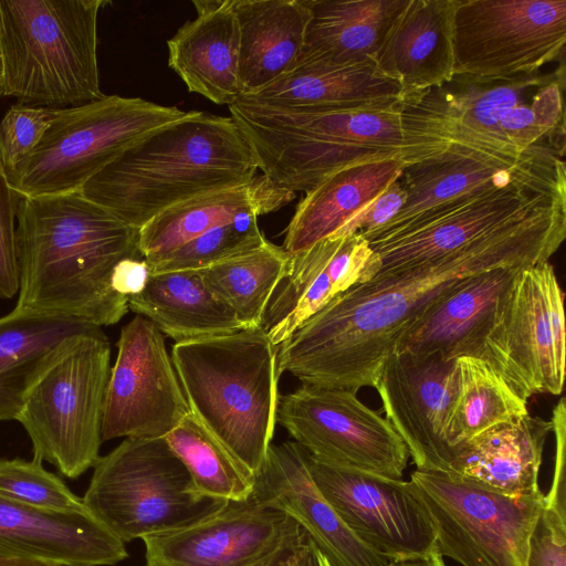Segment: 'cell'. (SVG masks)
Wrapping results in <instances>:
<instances>
[{"label": "cell", "instance_id": "9a60e30c", "mask_svg": "<svg viewBox=\"0 0 566 566\" xmlns=\"http://www.w3.org/2000/svg\"><path fill=\"white\" fill-rule=\"evenodd\" d=\"M357 392L302 384L279 397L276 422L294 442L333 464L401 479L408 450L389 421Z\"/></svg>", "mask_w": 566, "mask_h": 566}, {"label": "cell", "instance_id": "44dd1931", "mask_svg": "<svg viewBox=\"0 0 566 566\" xmlns=\"http://www.w3.org/2000/svg\"><path fill=\"white\" fill-rule=\"evenodd\" d=\"M251 497L294 520L332 566H386L340 520L314 483L297 443L271 444Z\"/></svg>", "mask_w": 566, "mask_h": 566}, {"label": "cell", "instance_id": "9c48e42d", "mask_svg": "<svg viewBox=\"0 0 566 566\" xmlns=\"http://www.w3.org/2000/svg\"><path fill=\"white\" fill-rule=\"evenodd\" d=\"M185 114L119 95L61 107L31 154L6 171L8 181L19 198L81 191L133 144Z\"/></svg>", "mask_w": 566, "mask_h": 566}, {"label": "cell", "instance_id": "7a4b0ae2", "mask_svg": "<svg viewBox=\"0 0 566 566\" xmlns=\"http://www.w3.org/2000/svg\"><path fill=\"white\" fill-rule=\"evenodd\" d=\"M19 292L14 311L96 326L118 323L128 298L111 284L118 262L144 259L135 229L81 191L19 198Z\"/></svg>", "mask_w": 566, "mask_h": 566}, {"label": "cell", "instance_id": "7dc6e473", "mask_svg": "<svg viewBox=\"0 0 566 566\" xmlns=\"http://www.w3.org/2000/svg\"><path fill=\"white\" fill-rule=\"evenodd\" d=\"M386 566H446V563L436 548L428 556L415 559L389 562Z\"/></svg>", "mask_w": 566, "mask_h": 566}, {"label": "cell", "instance_id": "f1b7e54d", "mask_svg": "<svg viewBox=\"0 0 566 566\" xmlns=\"http://www.w3.org/2000/svg\"><path fill=\"white\" fill-rule=\"evenodd\" d=\"M232 7L240 29L239 78L245 96L297 64L311 10L307 0H232Z\"/></svg>", "mask_w": 566, "mask_h": 566}, {"label": "cell", "instance_id": "603a6c76", "mask_svg": "<svg viewBox=\"0 0 566 566\" xmlns=\"http://www.w3.org/2000/svg\"><path fill=\"white\" fill-rule=\"evenodd\" d=\"M371 255L359 234L328 237L292 254L283 285L271 298L263 329L275 346L335 296L360 283Z\"/></svg>", "mask_w": 566, "mask_h": 566}, {"label": "cell", "instance_id": "484cf974", "mask_svg": "<svg viewBox=\"0 0 566 566\" xmlns=\"http://www.w3.org/2000/svg\"><path fill=\"white\" fill-rule=\"evenodd\" d=\"M196 18L167 41L168 65L191 93L230 106L241 96L240 29L232 0H193Z\"/></svg>", "mask_w": 566, "mask_h": 566}, {"label": "cell", "instance_id": "2e32d148", "mask_svg": "<svg viewBox=\"0 0 566 566\" xmlns=\"http://www.w3.org/2000/svg\"><path fill=\"white\" fill-rule=\"evenodd\" d=\"M298 448L317 489L376 554L396 562L436 549L434 525L410 481L333 464Z\"/></svg>", "mask_w": 566, "mask_h": 566}, {"label": "cell", "instance_id": "e0dca14e", "mask_svg": "<svg viewBox=\"0 0 566 566\" xmlns=\"http://www.w3.org/2000/svg\"><path fill=\"white\" fill-rule=\"evenodd\" d=\"M107 381L102 441L165 438L190 412L163 333L136 316L122 327Z\"/></svg>", "mask_w": 566, "mask_h": 566}, {"label": "cell", "instance_id": "f35d334b", "mask_svg": "<svg viewBox=\"0 0 566 566\" xmlns=\"http://www.w3.org/2000/svg\"><path fill=\"white\" fill-rule=\"evenodd\" d=\"M266 241L258 217L244 216L186 242L150 266L151 272L200 270L254 250Z\"/></svg>", "mask_w": 566, "mask_h": 566}, {"label": "cell", "instance_id": "f546056e", "mask_svg": "<svg viewBox=\"0 0 566 566\" xmlns=\"http://www.w3.org/2000/svg\"><path fill=\"white\" fill-rule=\"evenodd\" d=\"M239 99L280 109H321L401 101L400 85L375 62L337 65L298 61L286 74Z\"/></svg>", "mask_w": 566, "mask_h": 566}, {"label": "cell", "instance_id": "1f68e13d", "mask_svg": "<svg viewBox=\"0 0 566 566\" xmlns=\"http://www.w3.org/2000/svg\"><path fill=\"white\" fill-rule=\"evenodd\" d=\"M409 163L387 158L333 172L305 192L285 229L283 248L302 252L336 233L363 206L400 178Z\"/></svg>", "mask_w": 566, "mask_h": 566}, {"label": "cell", "instance_id": "8992f818", "mask_svg": "<svg viewBox=\"0 0 566 566\" xmlns=\"http://www.w3.org/2000/svg\"><path fill=\"white\" fill-rule=\"evenodd\" d=\"M276 353L263 327L179 342L171 352L190 411L252 476L276 423Z\"/></svg>", "mask_w": 566, "mask_h": 566}, {"label": "cell", "instance_id": "30bf717a", "mask_svg": "<svg viewBox=\"0 0 566 566\" xmlns=\"http://www.w3.org/2000/svg\"><path fill=\"white\" fill-rule=\"evenodd\" d=\"M102 327L78 336L42 371L17 416L33 457L76 479L99 458L102 416L111 373Z\"/></svg>", "mask_w": 566, "mask_h": 566}, {"label": "cell", "instance_id": "ab89813d", "mask_svg": "<svg viewBox=\"0 0 566 566\" xmlns=\"http://www.w3.org/2000/svg\"><path fill=\"white\" fill-rule=\"evenodd\" d=\"M60 108L21 103L9 108L0 122V163L4 171L14 168L31 154Z\"/></svg>", "mask_w": 566, "mask_h": 566}, {"label": "cell", "instance_id": "83f0119b", "mask_svg": "<svg viewBox=\"0 0 566 566\" xmlns=\"http://www.w3.org/2000/svg\"><path fill=\"white\" fill-rule=\"evenodd\" d=\"M294 198V192L258 174L248 182L193 197L160 212L138 229V248L151 266L211 229L244 216L276 211Z\"/></svg>", "mask_w": 566, "mask_h": 566}, {"label": "cell", "instance_id": "e575fe53", "mask_svg": "<svg viewBox=\"0 0 566 566\" xmlns=\"http://www.w3.org/2000/svg\"><path fill=\"white\" fill-rule=\"evenodd\" d=\"M455 373L446 424L447 442L453 454L457 447L485 429L528 413L527 400L489 363L461 356L455 359Z\"/></svg>", "mask_w": 566, "mask_h": 566}, {"label": "cell", "instance_id": "5b68a950", "mask_svg": "<svg viewBox=\"0 0 566 566\" xmlns=\"http://www.w3.org/2000/svg\"><path fill=\"white\" fill-rule=\"evenodd\" d=\"M564 67L509 78L453 77L401 101L405 134L416 146L465 140L523 155L566 148Z\"/></svg>", "mask_w": 566, "mask_h": 566}, {"label": "cell", "instance_id": "4fadbf2b", "mask_svg": "<svg viewBox=\"0 0 566 566\" xmlns=\"http://www.w3.org/2000/svg\"><path fill=\"white\" fill-rule=\"evenodd\" d=\"M566 0H457L453 74L509 78L563 56Z\"/></svg>", "mask_w": 566, "mask_h": 566}, {"label": "cell", "instance_id": "5bb4252c", "mask_svg": "<svg viewBox=\"0 0 566 566\" xmlns=\"http://www.w3.org/2000/svg\"><path fill=\"white\" fill-rule=\"evenodd\" d=\"M436 143L437 149L405 167L399 178L405 202L384 226L360 234L368 243L406 232L491 189L521 180L566 178L564 160L548 151L513 155L465 140Z\"/></svg>", "mask_w": 566, "mask_h": 566}, {"label": "cell", "instance_id": "4316f807", "mask_svg": "<svg viewBox=\"0 0 566 566\" xmlns=\"http://www.w3.org/2000/svg\"><path fill=\"white\" fill-rule=\"evenodd\" d=\"M457 0H409L375 64L400 85L401 101L453 77L452 19Z\"/></svg>", "mask_w": 566, "mask_h": 566}, {"label": "cell", "instance_id": "277c9868", "mask_svg": "<svg viewBox=\"0 0 566 566\" xmlns=\"http://www.w3.org/2000/svg\"><path fill=\"white\" fill-rule=\"evenodd\" d=\"M228 107L261 174L294 193L352 165L387 158L410 164L422 157L405 134L400 99L321 109L238 99Z\"/></svg>", "mask_w": 566, "mask_h": 566}, {"label": "cell", "instance_id": "60d3db41", "mask_svg": "<svg viewBox=\"0 0 566 566\" xmlns=\"http://www.w3.org/2000/svg\"><path fill=\"white\" fill-rule=\"evenodd\" d=\"M18 195L8 181L0 163V298H11L19 292L17 250Z\"/></svg>", "mask_w": 566, "mask_h": 566}, {"label": "cell", "instance_id": "74e56055", "mask_svg": "<svg viewBox=\"0 0 566 566\" xmlns=\"http://www.w3.org/2000/svg\"><path fill=\"white\" fill-rule=\"evenodd\" d=\"M40 459H0V496L40 510L60 513H90L76 495Z\"/></svg>", "mask_w": 566, "mask_h": 566}, {"label": "cell", "instance_id": "bcb514c9", "mask_svg": "<svg viewBox=\"0 0 566 566\" xmlns=\"http://www.w3.org/2000/svg\"><path fill=\"white\" fill-rule=\"evenodd\" d=\"M150 274V266L145 259H125L115 266L111 284L116 293L128 298L145 289Z\"/></svg>", "mask_w": 566, "mask_h": 566}, {"label": "cell", "instance_id": "4dcf8cb0", "mask_svg": "<svg viewBox=\"0 0 566 566\" xmlns=\"http://www.w3.org/2000/svg\"><path fill=\"white\" fill-rule=\"evenodd\" d=\"M99 326L61 315L18 312L0 318V421L15 420L42 374L78 336Z\"/></svg>", "mask_w": 566, "mask_h": 566}, {"label": "cell", "instance_id": "3957f363", "mask_svg": "<svg viewBox=\"0 0 566 566\" xmlns=\"http://www.w3.org/2000/svg\"><path fill=\"white\" fill-rule=\"evenodd\" d=\"M258 170L254 153L231 116L190 111L133 144L81 192L140 229L166 209L248 182Z\"/></svg>", "mask_w": 566, "mask_h": 566}, {"label": "cell", "instance_id": "d590c367", "mask_svg": "<svg viewBox=\"0 0 566 566\" xmlns=\"http://www.w3.org/2000/svg\"><path fill=\"white\" fill-rule=\"evenodd\" d=\"M292 254L266 240L261 247L200 269L209 289L244 328L263 327L272 296L286 276Z\"/></svg>", "mask_w": 566, "mask_h": 566}, {"label": "cell", "instance_id": "52a82bcc", "mask_svg": "<svg viewBox=\"0 0 566 566\" xmlns=\"http://www.w3.org/2000/svg\"><path fill=\"white\" fill-rule=\"evenodd\" d=\"M105 0H0V95L57 107L101 98L97 19Z\"/></svg>", "mask_w": 566, "mask_h": 566}, {"label": "cell", "instance_id": "ba28073f", "mask_svg": "<svg viewBox=\"0 0 566 566\" xmlns=\"http://www.w3.org/2000/svg\"><path fill=\"white\" fill-rule=\"evenodd\" d=\"M93 469L84 503L124 543L189 526L229 502L200 493L164 438H126Z\"/></svg>", "mask_w": 566, "mask_h": 566}, {"label": "cell", "instance_id": "681fc988", "mask_svg": "<svg viewBox=\"0 0 566 566\" xmlns=\"http://www.w3.org/2000/svg\"><path fill=\"white\" fill-rule=\"evenodd\" d=\"M2 78H3V62H2V56H1V53H0V86H1V83H2Z\"/></svg>", "mask_w": 566, "mask_h": 566}, {"label": "cell", "instance_id": "836d02e7", "mask_svg": "<svg viewBox=\"0 0 566 566\" xmlns=\"http://www.w3.org/2000/svg\"><path fill=\"white\" fill-rule=\"evenodd\" d=\"M408 1L307 0L311 18L300 61L337 65L375 62Z\"/></svg>", "mask_w": 566, "mask_h": 566}, {"label": "cell", "instance_id": "d6986e66", "mask_svg": "<svg viewBox=\"0 0 566 566\" xmlns=\"http://www.w3.org/2000/svg\"><path fill=\"white\" fill-rule=\"evenodd\" d=\"M301 532L289 515L250 496L143 542L147 566H265Z\"/></svg>", "mask_w": 566, "mask_h": 566}, {"label": "cell", "instance_id": "c3c4849f", "mask_svg": "<svg viewBox=\"0 0 566 566\" xmlns=\"http://www.w3.org/2000/svg\"><path fill=\"white\" fill-rule=\"evenodd\" d=\"M0 566H59V565L40 562V560L27 559V558L0 556Z\"/></svg>", "mask_w": 566, "mask_h": 566}, {"label": "cell", "instance_id": "ac0fdd59", "mask_svg": "<svg viewBox=\"0 0 566 566\" xmlns=\"http://www.w3.org/2000/svg\"><path fill=\"white\" fill-rule=\"evenodd\" d=\"M564 192L566 178L521 180L447 208L403 233L368 243L371 256L363 282L453 253Z\"/></svg>", "mask_w": 566, "mask_h": 566}, {"label": "cell", "instance_id": "8fae6325", "mask_svg": "<svg viewBox=\"0 0 566 566\" xmlns=\"http://www.w3.org/2000/svg\"><path fill=\"white\" fill-rule=\"evenodd\" d=\"M436 528V548L462 566H526L544 506L541 492H490L442 473L415 470L409 480Z\"/></svg>", "mask_w": 566, "mask_h": 566}, {"label": "cell", "instance_id": "7bdbcfd3", "mask_svg": "<svg viewBox=\"0 0 566 566\" xmlns=\"http://www.w3.org/2000/svg\"><path fill=\"white\" fill-rule=\"evenodd\" d=\"M553 431L555 434L556 453L551 490L544 495L543 510L560 521L566 522L565 509V459H566V403L560 398L553 409Z\"/></svg>", "mask_w": 566, "mask_h": 566}, {"label": "cell", "instance_id": "ee69618b", "mask_svg": "<svg viewBox=\"0 0 566 566\" xmlns=\"http://www.w3.org/2000/svg\"><path fill=\"white\" fill-rule=\"evenodd\" d=\"M526 566H566V533L539 516L530 538Z\"/></svg>", "mask_w": 566, "mask_h": 566}, {"label": "cell", "instance_id": "7c38bea8", "mask_svg": "<svg viewBox=\"0 0 566 566\" xmlns=\"http://www.w3.org/2000/svg\"><path fill=\"white\" fill-rule=\"evenodd\" d=\"M565 333L554 268L548 261L531 264L517 272L478 358L526 400L537 392L557 396L565 380Z\"/></svg>", "mask_w": 566, "mask_h": 566}, {"label": "cell", "instance_id": "b9f144b4", "mask_svg": "<svg viewBox=\"0 0 566 566\" xmlns=\"http://www.w3.org/2000/svg\"><path fill=\"white\" fill-rule=\"evenodd\" d=\"M406 193L399 179L363 206L336 233L344 237L352 233L365 234L388 222L402 207Z\"/></svg>", "mask_w": 566, "mask_h": 566}, {"label": "cell", "instance_id": "7402d4cb", "mask_svg": "<svg viewBox=\"0 0 566 566\" xmlns=\"http://www.w3.org/2000/svg\"><path fill=\"white\" fill-rule=\"evenodd\" d=\"M522 268H496L468 277L412 322L394 350L417 356L437 354L447 360L478 358Z\"/></svg>", "mask_w": 566, "mask_h": 566}, {"label": "cell", "instance_id": "8d00e7d4", "mask_svg": "<svg viewBox=\"0 0 566 566\" xmlns=\"http://www.w3.org/2000/svg\"><path fill=\"white\" fill-rule=\"evenodd\" d=\"M164 439L200 493L227 501L250 499L253 476L191 411Z\"/></svg>", "mask_w": 566, "mask_h": 566}, {"label": "cell", "instance_id": "d4e9b609", "mask_svg": "<svg viewBox=\"0 0 566 566\" xmlns=\"http://www.w3.org/2000/svg\"><path fill=\"white\" fill-rule=\"evenodd\" d=\"M552 431V420L530 413L496 423L455 448L446 475L494 493L536 494Z\"/></svg>", "mask_w": 566, "mask_h": 566}, {"label": "cell", "instance_id": "cb8c5ba5", "mask_svg": "<svg viewBox=\"0 0 566 566\" xmlns=\"http://www.w3.org/2000/svg\"><path fill=\"white\" fill-rule=\"evenodd\" d=\"M0 556L59 566H113L125 543L91 513H60L0 496Z\"/></svg>", "mask_w": 566, "mask_h": 566}, {"label": "cell", "instance_id": "ffe728a7", "mask_svg": "<svg viewBox=\"0 0 566 566\" xmlns=\"http://www.w3.org/2000/svg\"><path fill=\"white\" fill-rule=\"evenodd\" d=\"M455 359L392 350L374 382L386 419L419 471L447 474L453 451L446 424L455 387Z\"/></svg>", "mask_w": 566, "mask_h": 566}, {"label": "cell", "instance_id": "6da1fadb", "mask_svg": "<svg viewBox=\"0 0 566 566\" xmlns=\"http://www.w3.org/2000/svg\"><path fill=\"white\" fill-rule=\"evenodd\" d=\"M565 238L566 196L558 193L453 253L358 283L277 346V375L354 392L373 387L399 336L438 300L474 274L548 261Z\"/></svg>", "mask_w": 566, "mask_h": 566}, {"label": "cell", "instance_id": "f6af8a7d", "mask_svg": "<svg viewBox=\"0 0 566 566\" xmlns=\"http://www.w3.org/2000/svg\"><path fill=\"white\" fill-rule=\"evenodd\" d=\"M265 566H332L312 538L300 536L281 549Z\"/></svg>", "mask_w": 566, "mask_h": 566}, {"label": "cell", "instance_id": "d6a6232c", "mask_svg": "<svg viewBox=\"0 0 566 566\" xmlns=\"http://www.w3.org/2000/svg\"><path fill=\"white\" fill-rule=\"evenodd\" d=\"M128 308L179 342L245 329L235 313L207 285L200 270L151 272Z\"/></svg>", "mask_w": 566, "mask_h": 566}]
</instances>
